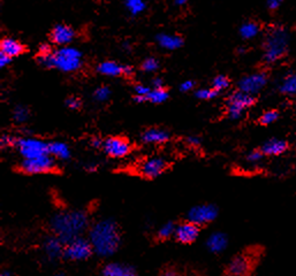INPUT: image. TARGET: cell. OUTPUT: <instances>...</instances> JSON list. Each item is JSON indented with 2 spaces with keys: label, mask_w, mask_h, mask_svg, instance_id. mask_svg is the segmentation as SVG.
I'll list each match as a JSON object with an SVG mask.
<instances>
[{
  "label": "cell",
  "mask_w": 296,
  "mask_h": 276,
  "mask_svg": "<svg viewBox=\"0 0 296 276\" xmlns=\"http://www.w3.org/2000/svg\"><path fill=\"white\" fill-rule=\"evenodd\" d=\"M89 241L96 255L108 257L115 255L120 245V233L111 219L97 221L90 229Z\"/></svg>",
  "instance_id": "obj_1"
},
{
  "label": "cell",
  "mask_w": 296,
  "mask_h": 276,
  "mask_svg": "<svg viewBox=\"0 0 296 276\" xmlns=\"http://www.w3.org/2000/svg\"><path fill=\"white\" fill-rule=\"evenodd\" d=\"M88 225V215L83 211L61 212L50 221V227L63 244L72 242L83 233Z\"/></svg>",
  "instance_id": "obj_2"
},
{
  "label": "cell",
  "mask_w": 296,
  "mask_h": 276,
  "mask_svg": "<svg viewBox=\"0 0 296 276\" xmlns=\"http://www.w3.org/2000/svg\"><path fill=\"white\" fill-rule=\"evenodd\" d=\"M289 47V34L285 26L275 24L268 28L263 43V59L268 65L281 60Z\"/></svg>",
  "instance_id": "obj_3"
},
{
  "label": "cell",
  "mask_w": 296,
  "mask_h": 276,
  "mask_svg": "<svg viewBox=\"0 0 296 276\" xmlns=\"http://www.w3.org/2000/svg\"><path fill=\"white\" fill-rule=\"evenodd\" d=\"M82 66V53L79 49L71 46H62L53 51V68L71 73Z\"/></svg>",
  "instance_id": "obj_4"
},
{
  "label": "cell",
  "mask_w": 296,
  "mask_h": 276,
  "mask_svg": "<svg viewBox=\"0 0 296 276\" xmlns=\"http://www.w3.org/2000/svg\"><path fill=\"white\" fill-rule=\"evenodd\" d=\"M255 102H256L255 96L241 91V90L232 93L229 99H227V112H229V116L232 120L240 119L245 108L253 106Z\"/></svg>",
  "instance_id": "obj_5"
},
{
  "label": "cell",
  "mask_w": 296,
  "mask_h": 276,
  "mask_svg": "<svg viewBox=\"0 0 296 276\" xmlns=\"http://www.w3.org/2000/svg\"><path fill=\"white\" fill-rule=\"evenodd\" d=\"M15 146L19 148L20 155L25 159L37 158L49 153V144L37 138H17Z\"/></svg>",
  "instance_id": "obj_6"
},
{
  "label": "cell",
  "mask_w": 296,
  "mask_h": 276,
  "mask_svg": "<svg viewBox=\"0 0 296 276\" xmlns=\"http://www.w3.org/2000/svg\"><path fill=\"white\" fill-rule=\"evenodd\" d=\"M94 248L91 245L90 241L81 237H77L73 239L72 242L67 243L63 251V256L68 260H74V261H81L85 260L91 256Z\"/></svg>",
  "instance_id": "obj_7"
},
{
  "label": "cell",
  "mask_w": 296,
  "mask_h": 276,
  "mask_svg": "<svg viewBox=\"0 0 296 276\" xmlns=\"http://www.w3.org/2000/svg\"><path fill=\"white\" fill-rule=\"evenodd\" d=\"M56 167L53 156L44 155L37 158H31V159H25L21 164V169L27 174H40L51 171Z\"/></svg>",
  "instance_id": "obj_8"
},
{
  "label": "cell",
  "mask_w": 296,
  "mask_h": 276,
  "mask_svg": "<svg viewBox=\"0 0 296 276\" xmlns=\"http://www.w3.org/2000/svg\"><path fill=\"white\" fill-rule=\"evenodd\" d=\"M218 216V209L212 204L197 205L188 212V221L197 225L212 222Z\"/></svg>",
  "instance_id": "obj_9"
},
{
  "label": "cell",
  "mask_w": 296,
  "mask_h": 276,
  "mask_svg": "<svg viewBox=\"0 0 296 276\" xmlns=\"http://www.w3.org/2000/svg\"><path fill=\"white\" fill-rule=\"evenodd\" d=\"M267 84V75L266 73H255L244 76L240 80L239 82V90L249 94L258 93L261 90L265 88Z\"/></svg>",
  "instance_id": "obj_10"
},
{
  "label": "cell",
  "mask_w": 296,
  "mask_h": 276,
  "mask_svg": "<svg viewBox=\"0 0 296 276\" xmlns=\"http://www.w3.org/2000/svg\"><path fill=\"white\" fill-rule=\"evenodd\" d=\"M167 168V161L161 157L149 158L140 164V174L147 179H156L161 176Z\"/></svg>",
  "instance_id": "obj_11"
},
{
  "label": "cell",
  "mask_w": 296,
  "mask_h": 276,
  "mask_svg": "<svg viewBox=\"0 0 296 276\" xmlns=\"http://www.w3.org/2000/svg\"><path fill=\"white\" fill-rule=\"evenodd\" d=\"M103 148L111 158H124L130 152V144L121 137H110L103 143Z\"/></svg>",
  "instance_id": "obj_12"
},
{
  "label": "cell",
  "mask_w": 296,
  "mask_h": 276,
  "mask_svg": "<svg viewBox=\"0 0 296 276\" xmlns=\"http://www.w3.org/2000/svg\"><path fill=\"white\" fill-rule=\"evenodd\" d=\"M198 235H199L198 225L190 222V221L177 225L175 229V233H174L176 241H179L180 243H184V244H189V243L195 242L196 239H197Z\"/></svg>",
  "instance_id": "obj_13"
},
{
  "label": "cell",
  "mask_w": 296,
  "mask_h": 276,
  "mask_svg": "<svg viewBox=\"0 0 296 276\" xmlns=\"http://www.w3.org/2000/svg\"><path fill=\"white\" fill-rule=\"evenodd\" d=\"M252 269V260L244 255H239L231 260L227 271L231 275H247Z\"/></svg>",
  "instance_id": "obj_14"
},
{
  "label": "cell",
  "mask_w": 296,
  "mask_h": 276,
  "mask_svg": "<svg viewBox=\"0 0 296 276\" xmlns=\"http://www.w3.org/2000/svg\"><path fill=\"white\" fill-rule=\"evenodd\" d=\"M75 37V33L70 26L58 24L54 27L52 30L51 38L58 45H67L70 44Z\"/></svg>",
  "instance_id": "obj_15"
},
{
  "label": "cell",
  "mask_w": 296,
  "mask_h": 276,
  "mask_svg": "<svg viewBox=\"0 0 296 276\" xmlns=\"http://www.w3.org/2000/svg\"><path fill=\"white\" fill-rule=\"evenodd\" d=\"M287 148H288V143L284 141V139L271 138L263 144L261 150L265 156L277 157L282 155V153H285L287 151Z\"/></svg>",
  "instance_id": "obj_16"
},
{
  "label": "cell",
  "mask_w": 296,
  "mask_h": 276,
  "mask_svg": "<svg viewBox=\"0 0 296 276\" xmlns=\"http://www.w3.org/2000/svg\"><path fill=\"white\" fill-rule=\"evenodd\" d=\"M45 255L50 260H56L61 255H63V242L58 236L50 237L44 243Z\"/></svg>",
  "instance_id": "obj_17"
},
{
  "label": "cell",
  "mask_w": 296,
  "mask_h": 276,
  "mask_svg": "<svg viewBox=\"0 0 296 276\" xmlns=\"http://www.w3.org/2000/svg\"><path fill=\"white\" fill-rule=\"evenodd\" d=\"M136 271L134 267L120 262H112L108 264L103 269V275L105 276H134Z\"/></svg>",
  "instance_id": "obj_18"
},
{
  "label": "cell",
  "mask_w": 296,
  "mask_h": 276,
  "mask_svg": "<svg viewBox=\"0 0 296 276\" xmlns=\"http://www.w3.org/2000/svg\"><path fill=\"white\" fill-rule=\"evenodd\" d=\"M229 245V238L224 233H213L210 235L207 241V246L209 251L212 253H220Z\"/></svg>",
  "instance_id": "obj_19"
},
{
  "label": "cell",
  "mask_w": 296,
  "mask_h": 276,
  "mask_svg": "<svg viewBox=\"0 0 296 276\" xmlns=\"http://www.w3.org/2000/svg\"><path fill=\"white\" fill-rule=\"evenodd\" d=\"M278 90L282 94L295 96L296 94V71H289L281 79Z\"/></svg>",
  "instance_id": "obj_20"
},
{
  "label": "cell",
  "mask_w": 296,
  "mask_h": 276,
  "mask_svg": "<svg viewBox=\"0 0 296 276\" xmlns=\"http://www.w3.org/2000/svg\"><path fill=\"white\" fill-rule=\"evenodd\" d=\"M157 43L161 47L173 51V49L180 48L182 46V44H184V40H182L180 36L176 35L159 34L157 36Z\"/></svg>",
  "instance_id": "obj_21"
},
{
  "label": "cell",
  "mask_w": 296,
  "mask_h": 276,
  "mask_svg": "<svg viewBox=\"0 0 296 276\" xmlns=\"http://www.w3.org/2000/svg\"><path fill=\"white\" fill-rule=\"evenodd\" d=\"M168 139H170V135L163 129H148L142 135V141L149 144H162L167 142Z\"/></svg>",
  "instance_id": "obj_22"
},
{
  "label": "cell",
  "mask_w": 296,
  "mask_h": 276,
  "mask_svg": "<svg viewBox=\"0 0 296 276\" xmlns=\"http://www.w3.org/2000/svg\"><path fill=\"white\" fill-rule=\"evenodd\" d=\"M0 51L7 54V56H10L11 58H14L20 56V54L24 52V45L20 42H17L16 39L5 38L0 43Z\"/></svg>",
  "instance_id": "obj_23"
},
{
  "label": "cell",
  "mask_w": 296,
  "mask_h": 276,
  "mask_svg": "<svg viewBox=\"0 0 296 276\" xmlns=\"http://www.w3.org/2000/svg\"><path fill=\"white\" fill-rule=\"evenodd\" d=\"M97 69L102 75L111 76V78L124 75L125 73V66H121L115 61H104L98 66Z\"/></svg>",
  "instance_id": "obj_24"
},
{
  "label": "cell",
  "mask_w": 296,
  "mask_h": 276,
  "mask_svg": "<svg viewBox=\"0 0 296 276\" xmlns=\"http://www.w3.org/2000/svg\"><path fill=\"white\" fill-rule=\"evenodd\" d=\"M49 153L60 160H67L71 158V148L62 142H52L49 144Z\"/></svg>",
  "instance_id": "obj_25"
},
{
  "label": "cell",
  "mask_w": 296,
  "mask_h": 276,
  "mask_svg": "<svg viewBox=\"0 0 296 276\" xmlns=\"http://www.w3.org/2000/svg\"><path fill=\"white\" fill-rule=\"evenodd\" d=\"M259 26L256 22L248 21L240 27V36L243 39H253L259 34Z\"/></svg>",
  "instance_id": "obj_26"
},
{
  "label": "cell",
  "mask_w": 296,
  "mask_h": 276,
  "mask_svg": "<svg viewBox=\"0 0 296 276\" xmlns=\"http://www.w3.org/2000/svg\"><path fill=\"white\" fill-rule=\"evenodd\" d=\"M126 8L131 15H139L145 10L144 0H125Z\"/></svg>",
  "instance_id": "obj_27"
},
{
  "label": "cell",
  "mask_w": 296,
  "mask_h": 276,
  "mask_svg": "<svg viewBox=\"0 0 296 276\" xmlns=\"http://www.w3.org/2000/svg\"><path fill=\"white\" fill-rule=\"evenodd\" d=\"M167 98H168V93L166 90L163 88H154L153 90L150 91V93L147 97L148 101L153 104H162L165 102Z\"/></svg>",
  "instance_id": "obj_28"
},
{
  "label": "cell",
  "mask_w": 296,
  "mask_h": 276,
  "mask_svg": "<svg viewBox=\"0 0 296 276\" xmlns=\"http://www.w3.org/2000/svg\"><path fill=\"white\" fill-rule=\"evenodd\" d=\"M278 119H279V112L276 110H271L263 113V115L259 117V123L263 126H270L275 123Z\"/></svg>",
  "instance_id": "obj_29"
},
{
  "label": "cell",
  "mask_w": 296,
  "mask_h": 276,
  "mask_svg": "<svg viewBox=\"0 0 296 276\" xmlns=\"http://www.w3.org/2000/svg\"><path fill=\"white\" fill-rule=\"evenodd\" d=\"M13 117L17 123H24L29 117V110L25 106H16L13 112Z\"/></svg>",
  "instance_id": "obj_30"
},
{
  "label": "cell",
  "mask_w": 296,
  "mask_h": 276,
  "mask_svg": "<svg viewBox=\"0 0 296 276\" xmlns=\"http://www.w3.org/2000/svg\"><path fill=\"white\" fill-rule=\"evenodd\" d=\"M230 87V80L224 75H218L212 81V88L217 91H222Z\"/></svg>",
  "instance_id": "obj_31"
},
{
  "label": "cell",
  "mask_w": 296,
  "mask_h": 276,
  "mask_svg": "<svg viewBox=\"0 0 296 276\" xmlns=\"http://www.w3.org/2000/svg\"><path fill=\"white\" fill-rule=\"evenodd\" d=\"M175 224L173 223V222H167L163 225V227L159 229V232H158V236L161 237V238H168L170 236H172V235H174L175 233Z\"/></svg>",
  "instance_id": "obj_32"
},
{
  "label": "cell",
  "mask_w": 296,
  "mask_h": 276,
  "mask_svg": "<svg viewBox=\"0 0 296 276\" xmlns=\"http://www.w3.org/2000/svg\"><path fill=\"white\" fill-rule=\"evenodd\" d=\"M111 96V90L107 87H99L95 90L94 98L98 102H106Z\"/></svg>",
  "instance_id": "obj_33"
},
{
  "label": "cell",
  "mask_w": 296,
  "mask_h": 276,
  "mask_svg": "<svg viewBox=\"0 0 296 276\" xmlns=\"http://www.w3.org/2000/svg\"><path fill=\"white\" fill-rule=\"evenodd\" d=\"M219 91H217L215 89H201L198 91H196V97L198 99H203V101H208V99H212L217 97V94Z\"/></svg>",
  "instance_id": "obj_34"
},
{
  "label": "cell",
  "mask_w": 296,
  "mask_h": 276,
  "mask_svg": "<svg viewBox=\"0 0 296 276\" xmlns=\"http://www.w3.org/2000/svg\"><path fill=\"white\" fill-rule=\"evenodd\" d=\"M142 68H143V70L149 71V73H152V71H156L159 68V62L154 58H148L143 61Z\"/></svg>",
  "instance_id": "obj_35"
},
{
  "label": "cell",
  "mask_w": 296,
  "mask_h": 276,
  "mask_svg": "<svg viewBox=\"0 0 296 276\" xmlns=\"http://www.w3.org/2000/svg\"><path fill=\"white\" fill-rule=\"evenodd\" d=\"M39 65L47 68H53V52H50L47 54H39L38 57Z\"/></svg>",
  "instance_id": "obj_36"
},
{
  "label": "cell",
  "mask_w": 296,
  "mask_h": 276,
  "mask_svg": "<svg viewBox=\"0 0 296 276\" xmlns=\"http://www.w3.org/2000/svg\"><path fill=\"white\" fill-rule=\"evenodd\" d=\"M264 156L265 155H264L262 150H255V151H252L250 153H248L247 160L249 162H253V164H256V162L261 161L263 159Z\"/></svg>",
  "instance_id": "obj_37"
},
{
  "label": "cell",
  "mask_w": 296,
  "mask_h": 276,
  "mask_svg": "<svg viewBox=\"0 0 296 276\" xmlns=\"http://www.w3.org/2000/svg\"><path fill=\"white\" fill-rule=\"evenodd\" d=\"M16 139L17 138L12 137V136H10V135L2 136V139H0V143H2V147H10V146H13V145L15 146Z\"/></svg>",
  "instance_id": "obj_38"
},
{
  "label": "cell",
  "mask_w": 296,
  "mask_h": 276,
  "mask_svg": "<svg viewBox=\"0 0 296 276\" xmlns=\"http://www.w3.org/2000/svg\"><path fill=\"white\" fill-rule=\"evenodd\" d=\"M150 88H148L147 85L143 84H139L135 87V94H139V96H143V97H148V94L150 93Z\"/></svg>",
  "instance_id": "obj_39"
},
{
  "label": "cell",
  "mask_w": 296,
  "mask_h": 276,
  "mask_svg": "<svg viewBox=\"0 0 296 276\" xmlns=\"http://www.w3.org/2000/svg\"><path fill=\"white\" fill-rule=\"evenodd\" d=\"M66 105L70 107L71 110H77V108H80V106H81V102H80L79 98L71 97L66 101Z\"/></svg>",
  "instance_id": "obj_40"
},
{
  "label": "cell",
  "mask_w": 296,
  "mask_h": 276,
  "mask_svg": "<svg viewBox=\"0 0 296 276\" xmlns=\"http://www.w3.org/2000/svg\"><path fill=\"white\" fill-rule=\"evenodd\" d=\"M282 3H284V0H267L266 6L268 10L276 11L282 5Z\"/></svg>",
  "instance_id": "obj_41"
},
{
  "label": "cell",
  "mask_w": 296,
  "mask_h": 276,
  "mask_svg": "<svg viewBox=\"0 0 296 276\" xmlns=\"http://www.w3.org/2000/svg\"><path fill=\"white\" fill-rule=\"evenodd\" d=\"M193 88H194L193 81H185V82L181 83V85H180V90L182 92H188Z\"/></svg>",
  "instance_id": "obj_42"
},
{
  "label": "cell",
  "mask_w": 296,
  "mask_h": 276,
  "mask_svg": "<svg viewBox=\"0 0 296 276\" xmlns=\"http://www.w3.org/2000/svg\"><path fill=\"white\" fill-rule=\"evenodd\" d=\"M12 58L10 56H7V54L0 52V67H6L8 63L11 62Z\"/></svg>",
  "instance_id": "obj_43"
},
{
  "label": "cell",
  "mask_w": 296,
  "mask_h": 276,
  "mask_svg": "<svg viewBox=\"0 0 296 276\" xmlns=\"http://www.w3.org/2000/svg\"><path fill=\"white\" fill-rule=\"evenodd\" d=\"M187 142H188V144L191 146H198L199 144H201V139L196 137V136H190V137L187 138Z\"/></svg>",
  "instance_id": "obj_44"
},
{
  "label": "cell",
  "mask_w": 296,
  "mask_h": 276,
  "mask_svg": "<svg viewBox=\"0 0 296 276\" xmlns=\"http://www.w3.org/2000/svg\"><path fill=\"white\" fill-rule=\"evenodd\" d=\"M50 52H52V49L49 44H42L39 46V54H47Z\"/></svg>",
  "instance_id": "obj_45"
},
{
  "label": "cell",
  "mask_w": 296,
  "mask_h": 276,
  "mask_svg": "<svg viewBox=\"0 0 296 276\" xmlns=\"http://www.w3.org/2000/svg\"><path fill=\"white\" fill-rule=\"evenodd\" d=\"M103 141H101L99 138H93L91 139V146L96 147V148H99V147H103Z\"/></svg>",
  "instance_id": "obj_46"
},
{
  "label": "cell",
  "mask_w": 296,
  "mask_h": 276,
  "mask_svg": "<svg viewBox=\"0 0 296 276\" xmlns=\"http://www.w3.org/2000/svg\"><path fill=\"white\" fill-rule=\"evenodd\" d=\"M153 87H154V88H163V81H162V79H154V80H153Z\"/></svg>",
  "instance_id": "obj_47"
},
{
  "label": "cell",
  "mask_w": 296,
  "mask_h": 276,
  "mask_svg": "<svg viewBox=\"0 0 296 276\" xmlns=\"http://www.w3.org/2000/svg\"><path fill=\"white\" fill-rule=\"evenodd\" d=\"M134 101L136 103H143L145 101H148L147 97H143V96H139V94H135V97H134Z\"/></svg>",
  "instance_id": "obj_48"
},
{
  "label": "cell",
  "mask_w": 296,
  "mask_h": 276,
  "mask_svg": "<svg viewBox=\"0 0 296 276\" xmlns=\"http://www.w3.org/2000/svg\"><path fill=\"white\" fill-rule=\"evenodd\" d=\"M85 168L88 171H95L96 169H97V165H96V164H89V165L85 166Z\"/></svg>",
  "instance_id": "obj_49"
},
{
  "label": "cell",
  "mask_w": 296,
  "mask_h": 276,
  "mask_svg": "<svg viewBox=\"0 0 296 276\" xmlns=\"http://www.w3.org/2000/svg\"><path fill=\"white\" fill-rule=\"evenodd\" d=\"M133 74V68L131 67H129V66H125V73H124V75H131Z\"/></svg>",
  "instance_id": "obj_50"
},
{
  "label": "cell",
  "mask_w": 296,
  "mask_h": 276,
  "mask_svg": "<svg viewBox=\"0 0 296 276\" xmlns=\"http://www.w3.org/2000/svg\"><path fill=\"white\" fill-rule=\"evenodd\" d=\"M188 2V0H175L176 5H185V4Z\"/></svg>",
  "instance_id": "obj_51"
},
{
  "label": "cell",
  "mask_w": 296,
  "mask_h": 276,
  "mask_svg": "<svg viewBox=\"0 0 296 276\" xmlns=\"http://www.w3.org/2000/svg\"><path fill=\"white\" fill-rule=\"evenodd\" d=\"M7 275H11L10 271H3L2 273V276H7Z\"/></svg>",
  "instance_id": "obj_52"
},
{
  "label": "cell",
  "mask_w": 296,
  "mask_h": 276,
  "mask_svg": "<svg viewBox=\"0 0 296 276\" xmlns=\"http://www.w3.org/2000/svg\"><path fill=\"white\" fill-rule=\"evenodd\" d=\"M166 275H175L174 271H166Z\"/></svg>",
  "instance_id": "obj_53"
},
{
  "label": "cell",
  "mask_w": 296,
  "mask_h": 276,
  "mask_svg": "<svg viewBox=\"0 0 296 276\" xmlns=\"http://www.w3.org/2000/svg\"><path fill=\"white\" fill-rule=\"evenodd\" d=\"M244 52H245L244 48H240V49H239V53H240V54H242V53H244Z\"/></svg>",
  "instance_id": "obj_54"
}]
</instances>
